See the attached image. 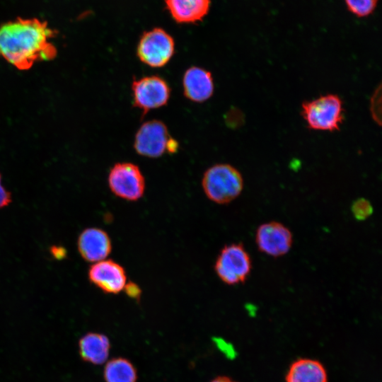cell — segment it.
Listing matches in <instances>:
<instances>
[{"label":"cell","instance_id":"6da1fadb","mask_svg":"<svg viewBox=\"0 0 382 382\" xmlns=\"http://www.w3.org/2000/svg\"><path fill=\"white\" fill-rule=\"evenodd\" d=\"M56 31L47 21L18 18L0 25V56L19 70H27L40 61L57 55L52 40Z\"/></svg>","mask_w":382,"mask_h":382},{"label":"cell","instance_id":"7a4b0ae2","mask_svg":"<svg viewBox=\"0 0 382 382\" xmlns=\"http://www.w3.org/2000/svg\"><path fill=\"white\" fill-rule=\"evenodd\" d=\"M240 171L228 163H217L204 173L202 187L207 198L219 204H226L236 199L243 189Z\"/></svg>","mask_w":382,"mask_h":382},{"label":"cell","instance_id":"3957f363","mask_svg":"<svg viewBox=\"0 0 382 382\" xmlns=\"http://www.w3.org/2000/svg\"><path fill=\"white\" fill-rule=\"evenodd\" d=\"M344 107L336 94L320 96L301 105V115L308 128L318 131L339 130L344 120Z\"/></svg>","mask_w":382,"mask_h":382},{"label":"cell","instance_id":"277c9868","mask_svg":"<svg viewBox=\"0 0 382 382\" xmlns=\"http://www.w3.org/2000/svg\"><path fill=\"white\" fill-rule=\"evenodd\" d=\"M218 277L227 285L243 283L252 270L250 256L243 245L234 243L226 245L220 250L214 263Z\"/></svg>","mask_w":382,"mask_h":382},{"label":"cell","instance_id":"5b68a950","mask_svg":"<svg viewBox=\"0 0 382 382\" xmlns=\"http://www.w3.org/2000/svg\"><path fill=\"white\" fill-rule=\"evenodd\" d=\"M174 52L173 38L161 28L144 32L137 48L139 60L153 68H161L166 65Z\"/></svg>","mask_w":382,"mask_h":382},{"label":"cell","instance_id":"8992f818","mask_svg":"<svg viewBox=\"0 0 382 382\" xmlns=\"http://www.w3.org/2000/svg\"><path fill=\"white\" fill-rule=\"evenodd\" d=\"M111 192L127 201H137L145 191V178L138 166L129 162L115 163L108 174Z\"/></svg>","mask_w":382,"mask_h":382},{"label":"cell","instance_id":"52a82bcc","mask_svg":"<svg viewBox=\"0 0 382 382\" xmlns=\"http://www.w3.org/2000/svg\"><path fill=\"white\" fill-rule=\"evenodd\" d=\"M131 89L133 106L145 115L149 111L166 105L170 96L167 81L158 75H151L132 80Z\"/></svg>","mask_w":382,"mask_h":382},{"label":"cell","instance_id":"ba28073f","mask_svg":"<svg viewBox=\"0 0 382 382\" xmlns=\"http://www.w3.org/2000/svg\"><path fill=\"white\" fill-rule=\"evenodd\" d=\"M171 138L164 122L158 120H149L136 132L134 149L140 156L156 158L167 152Z\"/></svg>","mask_w":382,"mask_h":382},{"label":"cell","instance_id":"9c48e42d","mask_svg":"<svg viewBox=\"0 0 382 382\" xmlns=\"http://www.w3.org/2000/svg\"><path fill=\"white\" fill-rule=\"evenodd\" d=\"M255 243L260 252L273 257H279L291 250L293 235L290 229L282 223L269 221L260 225L257 228Z\"/></svg>","mask_w":382,"mask_h":382},{"label":"cell","instance_id":"30bf717a","mask_svg":"<svg viewBox=\"0 0 382 382\" xmlns=\"http://www.w3.org/2000/svg\"><path fill=\"white\" fill-rule=\"evenodd\" d=\"M89 281L105 294H117L127 284L125 268L112 260L93 263L88 270Z\"/></svg>","mask_w":382,"mask_h":382},{"label":"cell","instance_id":"8fae6325","mask_svg":"<svg viewBox=\"0 0 382 382\" xmlns=\"http://www.w3.org/2000/svg\"><path fill=\"white\" fill-rule=\"evenodd\" d=\"M77 248L83 260L95 263L109 256L112 251V242L106 231L91 227L84 229L80 233Z\"/></svg>","mask_w":382,"mask_h":382},{"label":"cell","instance_id":"7c38bea8","mask_svg":"<svg viewBox=\"0 0 382 382\" xmlns=\"http://www.w3.org/2000/svg\"><path fill=\"white\" fill-rule=\"evenodd\" d=\"M182 84L185 98L198 103L209 100L214 91L211 72L196 66L186 69L183 76Z\"/></svg>","mask_w":382,"mask_h":382},{"label":"cell","instance_id":"4fadbf2b","mask_svg":"<svg viewBox=\"0 0 382 382\" xmlns=\"http://www.w3.org/2000/svg\"><path fill=\"white\" fill-rule=\"evenodd\" d=\"M173 18L178 23H194L208 13L210 0H165Z\"/></svg>","mask_w":382,"mask_h":382},{"label":"cell","instance_id":"5bb4252c","mask_svg":"<svg viewBox=\"0 0 382 382\" xmlns=\"http://www.w3.org/2000/svg\"><path fill=\"white\" fill-rule=\"evenodd\" d=\"M79 349V354L84 361L100 365L108 359L110 342L108 337L103 334L88 332L80 338Z\"/></svg>","mask_w":382,"mask_h":382},{"label":"cell","instance_id":"9a60e30c","mask_svg":"<svg viewBox=\"0 0 382 382\" xmlns=\"http://www.w3.org/2000/svg\"><path fill=\"white\" fill-rule=\"evenodd\" d=\"M286 382H328V374L319 361L299 359L291 364Z\"/></svg>","mask_w":382,"mask_h":382},{"label":"cell","instance_id":"2e32d148","mask_svg":"<svg viewBox=\"0 0 382 382\" xmlns=\"http://www.w3.org/2000/svg\"><path fill=\"white\" fill-rule=\"evenodd\" d=\"M103 376L105 382H137L134 366L123 357L113 358L106 362Z\"/></svg>","mask_w":382,"mask_h":382},{"label":"cell","instance_id":"e0dca14e","mask_svg":"<svg viewBox=\"0 0 382 382\" xmlns=\"http://www.w3.org/2000/svg\"><path fill=\"white\" fill-rule=\"evenodd\" d=\"M378 0H345L348 9L354 14L366 16L374 10Z\"/></svg>","mask_w":382,"mask_h":382},{"label":"cell","instance_id":"ac0fdd59","mask_svg":"<svg viewBox=\"0 0 382 382\" xmlns=\"http://www.w3.org/2000/svg\"><path fill=\"white\" fill-rule=\"evenodd\" d=\"M351 210L357 220L364 221L371 216L374 209L369 200L364 198H359L353 202Z\"/></svg>","mask_w":382,"mask_h":382},{"label":"cell","instance_id":"d6986e66","mask_svg":"<svg viewBox=\"0 0 382 382\" xmlns=\"http://www.w3.org/2000/svg\"><path fill=\"white\" fill-rule=\"evenodd\" d=\"M123 290L129 297L137 300L140 298L141 294L140 287L132 282L127 283Z\"/></svg>","mask_w":382,"mask_h":382},{"label":"cell","instance_id":"ffe728a7","mask_svg":"<svg viewBox=\"0 0 382 382\" xmlns=\"http://www.w3.org/2000/svg\"><path fill=\"white\" fill-rule=\"evenodd\" d=\"M217 347L229 358L234 357L235 351L233 347L222 339L216 338L214 341Z\"/></svg>","mask_w":382,"mask_h":382},{"label":"cell","instance_id":"44dd1931","mask_svg":"<svg viewBox=\"0 0 382 382\" xmlns=\"http://www.w3.org/2000/svg\"><path fill=\"white\" fill-rule=\"evenodd\" d=\"M11 193L2 185L0 174V209L7 207L11 202Z\"/></svg>","mask_w":382,"mask_h":382},{"label":"cell","instance_id":"7402d4cb","mask_svg":"<svg viewBox=\"0 0 382 382\" xmlns=\"http://www.w3.org/2000/svg\"><path fill=\"white\" fill-rule=\"evenodd\" d=\"M211 382H236L233 380H232L231 378L225 376H220L214 378Z\"/></svg>","mask_w":382,"mask_h":382},{"label":"cell","instance_id":"603a6c76","mask_svg":"<svg viewBox=\"0 0 382 382\" xmlns=\"http://www.w3.org/2000/svg\"><path fill=\"white\" fill-rule=\"evenodd\" d=\"M52 253L56 257H63L64 256V250H60V248H53Z\"/></svg>","mask_w":382,"mask_h":382}]
</instances>
